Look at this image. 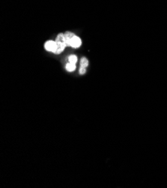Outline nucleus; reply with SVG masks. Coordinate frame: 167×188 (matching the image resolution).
I'll list each match as a JSON object with an SVG mask.
<instances>
[{"label":"nucleus","instance_id":"1","mask_svg":"<svg viewBox=\"0 0 167 188\" xmlns=\"http://www.w3.org/2000/svg\"><path fill=\"white\" fill-rule=\"evenodd\" d=\"M56 54H59L62 52L64 51V50L65 49V47H67L66 41H65V34H61L58 35L57 38L56 40Z\"/></svg>","mask_w":167,"mask_h":188},{"label":"nucleus","instance_id":"2","mask_svg":"<svg viewBox=\"0 0 167 188\" xmlns=\"http://www.w3.org/2000/svg\"><path fill=\"white\" fill-rule=\"evenodd\" d=\"M44 48L47 51L53 52V53H56V41H48L45 43L44 44Z\"/></svg>","mask_w":167,"mask_h":188},{"label":"nucleus","instance_id":"3","mask_svg":"<svg viewBox=\"0 0 167 188\" xmlns=\"http://www.w3.org/2000/svg\"><path fill=\"white\" fill-rule=\"evenodd\" d=\"M82 44V41L78 36L74 35L73 37V38L70 41V47H73V48H78Z\"/></svg>","mask_w":167,"mask_h":188},{"label":"nucleus","instance_id":"4","mask_svg":"<svg viewBox=\"0 0 167 188\" xmlns=\"http://www.w3.org/2000/svg\"><path fill=\"white\" fill-rule=\"evenodd\" d=\"M73 36H74L73 33L70 32H67L65 34V41H66L67 46H68V47H70V41H71V39H72V38H73Z\"/></svg>","mask_w":167,"mask_h":188},{"label":"nucleus","instance_id":"5","mask_svg":"<svg viewBox=\"0 0 167 188\" xmlns=\"http://www.w3.org/2000/svg\"><path fill=\"white\" fill-rule=\"evenodd\" d=\"M65 68H66L67 71H69V72H73V71H74L76 70V65L68 62L65 65Z\"/></svg>","mask_w":167,"mask_h":188},{"label":"nucleus","instance_id":"6","mask_svg":"<svg viewBox=\"0 0 167 188\" xmlns=\"http://www.w3.org/2000/svg\"><path fill=\"white\" fill-rule=\"evenodd\" d=\"M88 65V60L85 57H82L80 60V68H86Z\"/></svg>","mask_w":167,"mask_h":188},{"label":"nucleus","instance_id":"7","mask_svg":"<svg viewBox=\"0 0 167 188\" xmlns=\"http://www.w3.org/2000/svg\"><path fill=\"white\" fill-rule=\"evenodd\" d=\"M78 59H77V56H75V55H70V56H68V62L72 64H75L77 62Z\"/></svg>","mask_w":167,"mask_h":188},{"label":"nucleus","instance_id":"8","mask_svg":"<svg viewBox=\"0 0 167 188\" xmlns=\"http://www.w3.org/2000/svg\"><path fill=\"white\" fill-rule=\"evenodd\" d=\"M85 71H86V68H79V74H85Z\"/></svg>","mask_w":167,"mask_h":188}]
</instances>
